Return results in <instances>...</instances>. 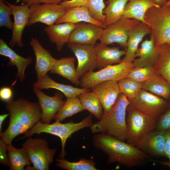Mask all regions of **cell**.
<instances>
[{
	"label": "cell",
	"instance_id": "cell-1",
	"mask_svg": "<svg viewBox=\"0 0 170 170\" xmlns=\"http://www.w3.org/2000/svg\"><path fill=\"white\" fill-rule=\"evenodd\" d=\"M96 148L107 156L108 163H118L128 167L140 166L150 159V156L132 144L115 137L95 133L93 137Z\"/></svg>",
	"mask_w": 170,
	"mask_h": 170
},
{
	"label": "cell",
	"instance_id": "cell-31",
	"mask_svg": "<svg viewBox=\"0 0 170 170\" xmlns=\"http://www.w3.org/2000/svg\"><path fill=\"white\" fill-rule=\"evenodd\" d=\"M77 97L85 109L99 121L102 118L104 110L99 98L93 92L80 94Z\"/></svg>",
	"mask_w": 170,
	"mask_h": 170
},
{
	"label": "cell",
	"instance_id": "cell-32",
	"mask_svg": "<svg viewBox=\"0 0 170 170\" xmlns=\"http://www.w3.org/2000/svg\"><path fill=\"white\" fill-rule=\"evenodd\" d=\"M129 0H107L108 4L103 10L105 25L114 23L122 18L125 6Z\"/></svg>",
	"mask_w": 170,
	"mask_h": 170
},
{
	"label": "cell",
	"instance_id": "cell-28",
	"mask_svg": "<svg viewBox=\"0 0 170 170\" xmlns=\"http://www.w3.org/2000/svg\"><path fill=\"white\" fill-rule=\"evenodd\" d=\"M7 149L10 170H24L25 166H30L32 164L28 152L24 147L17 149L11 144L7 145Z\"/></svg>",
	"mask_w": 170,
	"mask_h": 170
},
{
	"label": "cell",
	"instance_id": "cell-29",
	"mask_svg": "<svg viewBox=\"0 0 170 170\" xmlns=\"http://www.w3.org/2000/svg\"><path fill=\"white\" fill-rule=\"evenodd\" d=\"M142 89L168 101L170 100V84L161 75L142 83Z\"/></svg>",
	"mask_w": 170,
	"mask_h": 170
},
{
	"label": "cell",
	"instance_id": "cell-49",
	"mask_svg": "<svg viewBox=\"0 0 170 170\" xmlns=\"http://www.w3.org/2000/svg\"><path fill=\"white\" fill-rule=\"evenodd\" d=\"M166 5H170V0H169L166 4Z\"/></svg>",
	"mask_w": 170,
	"mask_h": 170
},
{
	"label": "cell",
	"instance_id": "cell-34",
	"mask_svg": "<svg viewBox=\"0 0 170 170\" xmlns=\"http://www.w3.org/2000/svg\"><path fill=\"white\" fill-rule=\"evenodd\" d=\"M28 130L25 126L14 117L9 115L8 127L4 132L0 133V138L8 145L11 144L13 140L19 135L25 133Z\"/></svg>",
	"mask_w": 170,
	"mask_h": 170
},
{
	"label": "cell",
	"instance_id": "cell-24",
	"mask_svg": "<svg viewBox=\"0 0 170 170\" xmlns=\"http://www.w3.org/2000/svg\"><path fill=\"white\" fill-rule=\"evenodd\" d=\"M83 21L96 25L105 29L106 26L94 19L90 14L86 5L74 7L67 10L65 14L55 24L69 22L76 24Z\"/></svg>",
	"mask_w": 170,
	"mask_h": 170
},
{
	"label": "cell",
	"instance_id": "cell-15",
	"mask_svg": "<svg viewBox=\"0 0 170 170\" xmlns=\"http://www.w3.org/2000/svg\"><path fill=\"white\" fill-rule=\"evenodd\" d=\"M33 90L37 96L42 112V122L49 124L51 120L65 103L63 99V95L60 91H57L53 96H49L41 90L34 87Z\"/></svg>",
	"mask_w": 170,
	"mask_h": 170
},
{
	"label": "cell",
	"instance_id": "cell-10",
	"mask_svg": "<svg viewBox=\"0 0 170 170\" xmlns=\"http://www.w3.org/2000/svg\"><path fill=\"white\" fill-rule=\"evenodd\" d=\"M140 22L135 19L121 18L106 26L99 39L100 42L106 45L116 42L120 47L127 50L128 31Z\"/></svg>",
	"mask_w": 170,
	"mask_h": 170
},
{
	"label": "cell",
	"instance_id": "cell-27",
	"mask_svg": "<svg viewBox=\"0 0 170 170\" xmlns=\"http://www.w3.org/2000/svg\"><path fill=\"white\" fill-rule=\"evenodd\" d=\"M75 58L71 57L57 60L50 70V73L58 74L78 86L80 85V80L75 68Z\"/></svg>",
	"mask_w": 170,
	"mask_h": 170
},
{
	"label": "cell",
	"instance_id": "cell-23",
	"mask_svg": "<svg viewBox=\"0 0 170 170\" xmlns=\"http://www.w3.org/2000/svg\"><path fill=\"white\" fill-rule=\"evenodd\" d=\"M0 54L9 58L8 66H16L17 72L15 77L18 78L20 82H23L25 78V70L27 66L32 63V59L30 57L25 58L18 55L2 38L0 39Z\"/></svg>",
	"mask_w": 170,
	"mask_h": 170
},
{
	"label": "cell",
	"instance_id": "cell-17",
	"mask_svg": "<svg viewBox=\"0 0 170 170\" xmlns=\"http://www.w3.org/2000/svg\"><path fill=\"white\" fill-rule=\"evenodd\" d=\"M91 89L100 99L103 109V115L110 110L121 93L118 82L112 80L101 82Z\"/></svg>",
	"mask_w": 170,
	"mask_h": 170
},
{
	"label": "cell",
	"instance_id": "cell-6",
	"mask_svg": "<svg viewBox=\"0 0 170 170\" xmlns=\"http://www.w3.org/2000/svg\"><path fill=\"white\" fill-rule=\"evenodd\" d=\"M134 67L133 62H122L116 65H110L94 72L88 71L80 80L82 88L91 89L102 82L112 80L118 82L127 76L130 70Z\"/></svg>",
	"mask_w": 170,
	"mask_h": 170
},
{
	"label": "cell",
	"instance_id": "cell-20",
	"mask_svg": "<svg viewBox=\"0 0 170 170\" xmlns=\"http://www.w3.org/2000/svg\"><path fill=\"white\" fill-rule=\"evenodd\" d=\"M97 60V68L101 69L109 65L122 62L121 57L125 55L126 50H120L117 47H109L100 42L94 46Z\"/></svg>",
	"mask_w": 170,
	"mask_h": 170
},
{
	"label": "cell",
	"instance_id": "cell-38",
	"mask_svg": "<svg viewBox=\"0 0 170 170\" xmlns=\"http://www.w3.org/2000/svg\"><path fill=\"white\" fill-rule=\"evenodd\" d=\"M92 17L97 21L105 24V15L103 13L105 8L103 0H89L86 5Z\"/></svg>",
	"mask_w": 170,
	"mask_h": 170
},
{
	"label": "cell",
	"instance_id": "cell-19",
	"mask_svg": "<svg viewBox=\"0 0 170 170\" xmlns=\"http://www.w3.org/2000/svg\"><path fill=\"white\" fill-rule=\"evenodd\" d=\"M150 33L149 26L142 22L129 31L127 33L126 53L122 62H133L135 59V53L139 44L145 35Z\"/></svg>",
	"mask_w": 170,
	"mask_h": 170
},
{
	"label": "cell",
	"instance_id": "cell-2",
	"mask_svg": "<svg viewBox=\"0 0 170 170\" xmlns=\"http://www.w3.org/2000/svg\"><path fill=\"white\" fill-rule=\"evenodd\" d=\"M129 104L127 96L121 92L109 112L103 115L99 121L92 123L90 127L92 132L111 136L123 141L127 140L126 114Z\"/></svg>",
	"mask_w": 170,
	"mask_h": 170
},
{
	"label": "cell",
	"instance_id": "cell-33",
	"mask_svg": "<svg viewBox=\"0 0 170 170\" xmlns=\"http://www.w3.org/2000/svg\"><path fill=\"white\" fill-rule=\"evenodd\" d=\"M85 110L77 96L67 98L64 104L53 119L60 122L67 117Z\"/></svg>",
	"mask_w": 170,
	"mask_h": 170
},
{
	"label": "cell",
	"instance_id": "cell-8",
	"mask_svg": "<svg viewBox=\"0 0 170 170\" xmlns=\"http://www.w3.org/2000/svg\"><path fill=\"white\" fill-rule=\"evenodd\" d=\"M127 111V143L133 144L139 138L155 129L157 119L144 114L128 105Z\"/></svg>",
	"mask_w": 170,
	"mask_h": 170
},
{
	"label": "cell",
	"instance_id": "cell-18",
	"mask_svg": "<svg viewBox=\"0 0 170 170\" xmlns=\"http://www.w3.org/2000/svg\"><path fill=\"white\" fill-rule=\"evenodd\" d=\"M30 44L36 56L34 68L37 81H39L50 71L57 60L51 55L48 50L42 47L37 38H32Z\"/></svg>",
	"mask_w": 170,
	"mask_h": 170
},
{
	"label": "cell",
	"instance_id": "cell-41",
	"mask_svg": "<svg viewBox=\"0 0 170 170\" xmlns=\"http://www.w3.org/2000/svg\"><path fill=\"white\" fill-rule=\"evenodd\" d=\"M7 145L1 138L0 139V162L1 164L7 166H9L8 158L6 154Z\"/></svg>",
	"mask_w": 170,
	"mask_h": 170
},
{
	"label": "cell",
	"instance_id": "cell-25",
	"mask_svg": "<svg viewBox=\"0 0 170 170\" xmlns=\"http://www.w3.org/2000/svg\"><path fill=\"white\" fill-rule=\"evenodd\" d=\"M33 86L40 90L56 89L63 94L66 98L76 97L80 94L90 92L89 89L79 88L58 83L51 78L47 74L40 80L34 82Z\"/></svg>",
	"mask_w": 170,
	"mask_h": 170
},
{
	"label": "cell",
	"instance_id": "cell-37",
	"mask_svg": "<svg viewBox=\"0 0 170 170\" xmlns=\"http://www.w3.org/2000/svg\"><path fill=\"white\" fill-rule=\"evenodd\" d=\"M158 75L153 67H134L130 70L127 77L143 83Z\"/></svg>",
	"mask_w": 170,
	"mask_h": 170
},
{
	"label": "cell",
	"instance_id": "cell-7",
	"mask_svg": "<svg viewBox=\"0 0 170 170\" xmlns=\"http://www.w3.org/2000/svg\"><path fill=\"white\" fill-rule=\"evenodd\" d=\"M6 110L28 129L42 120V112L39 102H33L20 98L6 102Z\"/></svg>",
	"mask_w": 170,
	"mask_h": 170
},
{
	"label": "cell",
	"instance_id": "cell-21",
	"mask_svg": "<svg viewBox=\"0 0 170 170\" xmlns=\"http://www.w3.org/2000/svg\"><path fill=\"white\" fill-rule=\"evenodd\" d=\"M76 26V24L65 22L48 26L44 30L50 42L55 44L57 50L60 52L68 42L70 35Z\"/></svg>",
	"mask_w": 170,
	"mask_h": 170
},
{
	"label": "cell",
	"instance_id": "cell-14",
	"mask_svg": "<svg viewBox=\"0 0 170 170\" xmlns=\"http://www.w3.org/2000/svg\"><path fill=\"white\" fill-rule=\"evenodd\" d=\"M4 2L10 7L12 14L14 17L12 34L11 39L8 42V45L11 47H13L16 45L18 47L22 48L24 46L22 41V35L28 22L30 6L27 4L16 5L5 0Z\"/></svg>",
	"mask_w": 170,
	"mask_h": 170
},
{
	"label": "cell",
	"instance_id": "cell-4",
	"mask_svg": "<svg viewBox=\"0 0 170 170\" xmlns=\"http://www.w3.org/2000/svg\"><path fill=\"white\" fill-rule=\"evenodd\" d=\"M144 20L149 26L156 46L170 43V5L153 6L146 12Z\"/></svg>",
	"mask_w": 170,
	"mask_h": 170
},
{
	"label": "cell",
	"instance_id": "cell-16",
	"mask_svg": "<svg viewBox=\"0 0 170 170\" xmlns=\"http://www.w3.org/2000/svg\"><path fill=\"white\" fill-rule=\"evenodd\" d=\"M104 29L91 23H77L70 35L68 42L94 46L101 37Z\"/></svg>",
	"mask_w": 170,
	"mask_h": 170
},
{
	"label": "cell",
	"instance_id": "cell-35",
	"mask_svg": "<svg viewBox=\"0 0 170 170\" xmlns=\"http://www.w3.org/2000/svg\"><path fill=\"white\" fill-rule=\"evenodd\" d=\"M56 166L67 170H97L93 159L81 158L77 162H70L65 159H57Z\"/></svg>",
	"mask_w": 170,
	"mask_h": 170
},
{
	"label": "cell",
	"instance_id": "cell-48",
	"mask_svg": "<svg viewBox=\"0 0 170 170\" xmlns=\"http://www.w3.org/2000/svg\"><path fill=\"white\" fill-rule=\"evenodd\" d=\"M158 163L163 165L166 166L170 168V161L168 162H158Z\"/></svg>",
	"mask_w": 170,
	"mask_h": 170
},
{
	"label": "cell",
	"instance_id": "cell-36",
	"mask_svg": "<svg viewBox=\"0 0 170 170\" xmlns=\"http://www.w3.org/2000/svg\"><path fill=\"white\" fill-rule=\"evenodd\" d=\"M118 83L121 92L124 94L129 101L135 97L142 87V83L127 77L121 79Z\"/></svg>",
	"mask_w": 170,
	"mask_h": 170
},
{
	"label": "cell",
	"instance_id": "cell-44",
	"mask_svg": "<svg viewBox=\"0 0 170 170\" xmlns=\"http://www.w3.org/2000/svg\"><path fill=\"white\" fill-rule=\"evenodd\" d=\"M11 87H3L0 89V98L3 101L7 102L12 98L13 95Z\"/></svg>",
	"mask_w": 170,
	"mask_h": 170
},
{
	"label": "cell",
	"instance_id": "cell-26",
	"mask_svg": "<svg viewBox=\"0 0 170 170\" xmlns=\"http://www.w3.org/2000/svg\"><path fill=\"white\" fill-rule=\"evenodd\" d=\"M153 6H159L155 0H129L125 6L122 18L135 19L147 24L144 20L145 14Z\"/></svg>",
	"mask_w": 170,
	"mask_h": 170
},
{
	"label": "cell",
	"instance_id": "cell-39",
	"mask_svg": "<svg viewBox=\"0 0 170 170\" xmlns=\"http://www.w3.org/2000/svg\"><path fill=\"white\" fill-rule=\"evenodd\" d=\"M4 3V0H0V26H5L12 30L13 23L10 17L12 14L11 9Z\"/></svg>",
	"mask_w": 170,
	"mask_h": 170
},
{
	"label": "cell",
	"instance_id": "cell-12",
	"mask_svg": "<svg viewBox=\"0 0 170 170\" xmlns=\"http://www.w3.org/2000/svg\"><path fill=\"white\" fill-rule=\"evenodd\" d=\"M66 44L77 59L76 70L79 79L87 72L93 71L97 68L96 56L94 46L69 42Z\"/></svg>",
	"mask_w": 170,
	"mask_h": 170
},
{
	"label": "cell",
	"instance_id": "cell-42",
	"mask_svg": "<svg viewBox=\"0 0 170 170\" xmlns=\"http://www.w3.org/2000/svg\"><path fill=\"white\" fill-rule=\"evenodd\" d=\"M89 0H70L61 2L62 4L67 10L70 8L82 6L87 5Z\"/></svg>",
	"mask_w": 170,
	"mask_h": 170
},
{
	"label": "cell",
	"instance_id": "cell-46",
	"mask_svg": "<svg viewBox=\"0 0 170 170\" xmlns=\"http://www.w3.org/2000/svg\"><path fill=\"white\" fill-rule=\"evenodd\" d=\"M10 115V113L9 112L8 113L0 115V133H1L2 132V124L3 122L5 120V119L8 116Z\"/></svg>",
	"mask_w": 170,
	"mask_h": 170
},
{
	"label": "cell",
	"instance_id": "cell-47",
	"mask_svg": "<svg viewBox=\"0 0 170 170\" xmlns=\"http://www.w3.org/2000/svg\"><path fill=\"white\" fill-rule=\"evenodd\" d=\"M169 0H155L157 4L159 6H162L166 4Z\"/></svg>",
	"mask_w": 170,
	"mask_h": 170
},
{
	"label": "cell",
	"instance_id": "cell-11",
	"mask_svg": "<svg viewBox=\"0 0 170 170\" xmlns=\"http://www.w3.org/2000/svg\"><path fill=\"white\" fill-rule=\"evenodd\" d=\"M29 18L27 26L38 22L48 26L53 25L66 13L67 10L61 4L43 3L29 6Z\"/></svg>",
	"mask_w": 170,
	"mask_h": 170
},
{
	"label": "cell",
	"instance_id": "cell-3",
	"mask_svg": "<svg viewBox=\"0 0 170 170\" xmlns=\"http://www.w3.org/2000/svg\"><path fill=\"white\" fill-rule=\"evenodd\" d=\"M93 116L91 113L80 122L74 123L72 121L62 123L58 121L51 124H44L41 121L38 122L33 127L24 133L20 138L30 137L34 134L45 133L52 134L60 138L61 140V150L59 156L60 159H65L67 155L65 150L66 141L74 133L83 128L90 127L93 123Z\"/></svg>",
	"mask_w": 170,
	"mask_h": 170
},
{
	"label": "cell",
	"instance_id": "cell-45",
	"mask_svg": "<svg viewBox=\"0 0 170 170\" xmlns=\"http://www.w3.org/2000/svg\"><path fill=\"white\" fill-rule=\"evenodd\" d=\"M164 132L166 135L165 153L170 161V129Z\"/></svg>",
	"mask_w": 170,
	"mask_h": 170
},
{
	"label": "cell",
	"instance_id": "cell-43",
	"mask_svg": "<svg viewBox=\"0 0 170 170\" xmlns=\"http://www.w3.org/2000/svg\"><path fill=\"white\" fill-rule=\"evenodd\" d=\"M23 5L27 4L29 6L34 4L43 3L60 4L61 2L67 0H18Z\"/></svg>",
	"mask_w": 170,
	"mask_h": 170
},
{
	"label": "cell",
	"instance_id": "cell-30",
	"mask_svg": "<svg viewBox=\"0 0 170 170\" xmlns=\"http://www.w3.org/2000/svg\"><path fill=\"white\" fill-rule=\"evenodd\" d=\"M158 59L153 68L156 73L164 77L170 84V43L156 47Z\"/></svg>",
	"mask_w": 170,
	"mask_h": 170
},
{
	"label": "cell",
	"instance_id": "cell-22",
	"mask_svg": "<svg viewBox=\"0 0 170 170\" xmlns=\"http://www.w3.org/2000/svg\"><path fill=\"white\" fill-rule=\"evenodd\" d=\"M135 57L139 58L133 62L134 67H153L157 61L159 54L152 39H145L138 48Z\"/></svg>",
	"mask_w": 170,
	"mask_h": 170
},
{
	"label": "cell",
	"instance_id": "cell-40",
	"mask_svg": "<svg viewBox=\"0 0 170 170\" xmlns=\"http://www.w3.org/2000/svg\"><path fill=\"white\" fill-rule=\"evenodd\" d=\"M170 129V103L167 109L157 119L155 129L164 132Z\"/></svg>",
	"mask_w": 170,
	"mask_h": 170
},
{
	"label": "cell",
	"instance_id": "cell-13",
	"mask_svg": "<svg viewBox=\"0 0 170 170\" xmlns=\"http://www.w3.org/2000/svg\"><path fill=\"white\" fill-rule=\"evenodd\" d=\"M165 132L155 129L136 140L133 144L149 156H166Z\"/></svg>",
	"mask_w": 170,
	"mask_h": 170
},
{
	"label": "cell",
	"instance_id": "cell-9",
	"mask_svg": "<svg viewBox=\"0 0 170 170\" xmlns=\"http://www.w3.org/2000/svg\"><path fill=\"white\" fill-rule=\"evenodd\" d=\"M129 101V107L157 119L164 112L170 103L142 88Z\"/></svg>",
	"mask_w": 170,
	"mask_h": 170
},
{
	"label": "cell",
	"instance_id": "cell-5",
	"mask_svg": "<svg viewBox=\"0 0 170 170\" xmlns=\"http://www.w3.org/2000/svg\"><path fill=\"white\" fill-rule=\"evenodd\" d=\"M27 150L33 167H26L25 170H48L49 165L54 161V157L57 149L48 147L44 138H30L22 144Z\"/></svg>",
	"mask_w": 170,
	"mask_h": 170
}]
</instances>
